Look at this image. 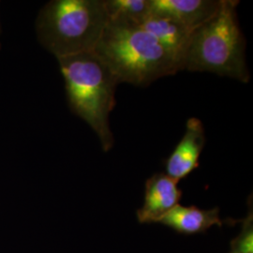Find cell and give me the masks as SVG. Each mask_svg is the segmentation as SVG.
Segmentation results:
<instances>
[{"instance_id":"obj_1","label":"cell","mask_w":253,"mask_h":253,"mask_svg":"<svg viewBox=\"0 0 253 253\" xmlns=\"http://www.w3.org/2000/svg\"><path fill=\"white\" fill-rule=\"evenodd\" d=\"M94 53L108 66L118 83L145 87L182 71L180 64L134 21L109 18Z\"/></svg>"},{"instance_id":"obj_2","label":"cell","mask_w":253,"mask_h":253,"mask_svg":"<svg viewBox=\"0 0 253 253\" xmlns=\"http://www.w3.org/2000/svg\"><path fill=\"white\" fill-rule=\"evenodd\" d=\"M57 60L71 110L91 126L108 152L115 141L109 118L116 105L117 77L94 52Z\"/></svg>"},{"instance_id":"obj_3","label":"cell","mask_w":253,"mask_h":253,"mask_svg":"<svg viewBox=\"0 0 253 253\" xmlns=\"http://www.w3.org/2000/svg\"><path fill=\"white\" fill-rule=\"evenodd\" d=\"M237 4L238 1L222 0L217 13L191 32L182 71L208 72L250 82L246 41L236 15Z\"/></svg>"},{"instance_id":"obj_4","label":"cell","mask_w":253,"mask_h":253,"mask_svg":"<svg viewBox=\"0 0 253 253\" xmlns=\"http://www.w3.org/2000/svg\"><path fill=\"white\" fill-rule=\"evenodd\" d=\"M108 21L104 0H53L39 12L37 36L57 59L89 53Z\"/></svg>"},{"instance_id":"obj_5","label":"cell","mask_w":253,"mask_h":253,"mask_svg":"<svg viewBox=\"0 0 253 253\" xmlns=\"http://www.w3.org/2000/svg\"><path fill=\"white\" fill-rule=\"evenodd\" d=\"M177 184L178 181L163 172H157L146 180L144 205L136 212L139 223H159L178 206L183 192Z\"/></svg>"},{"instance_id":"obj_6","label":"cell","mask_w":253,"mask_h":253,"mask_svg":"<svg viewBox=\"0 0 253 253\" xmlns=\"http://www.w3.org/2000/svg\"><path fill=\"white\" fill-rule=\"evenodd\" d=\"M206 144L205 129L198 118L188 119L186 132L165 161L166 174L174 180L186 178L199 167L200 155Z\"/></svg>"},{"instance_id":"obj_7","label":"cell","mask_w":253,"mask_h":253,"mask_svg":"<svg viewBox=\"0 0 253 253\" xmlns=\"http://www.w3.org/2000/svg\"><path fill=\"white\" fill-rule=\"evenodd\" d=\"M150 12L167 16L193 31L212 18L222 0H149Z\"/></svg>"},{"instance_id":"obj_8","label":"cell","mask_w":253,"mask_h":253,"mask_svg":"<svg viewBox=\"0 0 253 253\" xmlns=\"http://www.w3.org/2000/svg\"><path fill=\"white\" fill-rule=\"evenodd\" d=\"M235 220L220 219L218 208L201 209L195 206H176L159 223L168 227L176 234L194 235L206 234L214 225L221 227L223 224H235Z\"/></svg>"},{"instance_id":"obj_9","label":"cell","mask_w":253,"mask_h":253,"mask_svg":"<svg viewBox=\"0 0 253 253\" xmlns=\"http://www.w3.org/2000/svg\"><path fill=\"white\" fill-rule=\"evenodd\" d=\"M137 24L172 54L182 69L184 54L192 31L172 19L152 12H149Z\"/></svg>"},{"instance_id":"obj_10","label":"cell","mask_w":253,"mask_h":253,"mask_svg":"<svg viewBox=\"0 0 253 253\" xmlns=\"http://www.w3.org/2000/svg\"><path fill=\"white\" fill-rule=\"evenodd\" d=\"M109 18L129 19L136 23L150 12L149 0H104Z\"/></svg>"},{"instance_id":"obj_11","label":"cell","mask_w":253,"mask_h":253,"mask_svg":"<svg viewBox=\"0 0 253 253\" xmlns=\"http://www.w3.org/2000/svg\"><path fill=\"white\" fill-rule=\"evenodd\" d=\"M240 221L242 222V230L240 234L231 241V253H253V214L252 202L248 216Z\"/></svg>"},{"instance_id":"obj_12","label":"cell","mask_w":253,"mask_h":253,"mask_svg":"<svg viewBox=\"0 0 253 253\" xmlns=\"http://www.w3.org/2000/svg\"></svg>"}]
</instances>
